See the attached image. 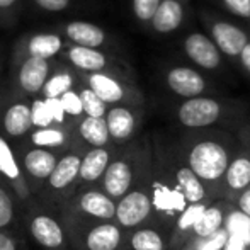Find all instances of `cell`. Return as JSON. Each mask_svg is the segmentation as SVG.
<instances>
[{
	"instance_id": "4dcf8cb0",
	"label": "cell",
	"mask_w": 250,
	"mask_h": 250,
	"mask_svg": "<svg viewBox=\"0 0 250 250\" xmlns=\"http://www.w3.org/2000/svg\"><path fill=\"white\" fill-rule=\"evenodd\" d=\"M225 228L228 230L230 237L242 240L250 249V218L245 216L242 211H238L233 204H231L230 211H228Z\"/></svg>"
},
{
	"instance_id": "e0dca14e",
	"label": "cell",
	"mask_w": 250,
	"mask_h": 250,
	"mask_svg": "<svg viewBox=\"0 0 250 250\" xmlns=\"http://www.w3.org/2000/svg\"><path fill=\"white\" fill-rule=\"evenodd\" d=\"M184 53L194 65L204 70H216L221 65V51L208 34L199 31L186 36Z\"/></svg>"
},
{
	"instance_id": "4fadbf2b",
	"label": "cell",
	"mask_w": 250,
	"mask_h": 250,
	"mask_svg": "<svg viewBox=\"0 0 250 250\" xmlns=\"http://www.w3.org/2000/svg\"><path fill=\"white\" fill-rule=\"evenodd\" d=\"M250 188V153L238 146L227 168L223 181V199L233 204L238 196Z\"/></svg>"
},
{
	"instance_id": "ee69618b",
	"label": "cell",
	"mask_w": 250,
	"mask_h": 250,
	"mask_svg": "<svg viewBox=\"0 0 250 250\" xmlns=\"http://www.w3.org/2000/svg\"><path fill=\"white\" fill-rule=\"evenodd\" d=\"M36 2L48 10H62L68 5V0H36Z\"/></svg>"
},
{
	"instance_id": "9c48e42d",
	"label": "cell",
	"mask_w": 250,
	"mask_h": 250,
	"mask_svg": "<svg viewBox=\"0 0 250 250\" xmlns=\"http://www.w3.org/2000/svg\"><path fill=\"white\" fill-rule=\"evenodd\" d=\"M230 116V105L214 97H194L186 99L175 109V119L182 128L189 131L211 129L214 125L225 121Z\"/></svg>"
},
{
	"instance_id": "1f68e13d",
	"label": "cell",
	"mask_w": 250,
	"mask_h": 250,
	"mask_svg": "<svg viewBox=\"0 0 250 250\" xmlns=\"http://www.w3.org/2000/svg\"><path fill=\"white\" fill-rule=\"evenodd\" d=\"M62 46V41L55 34H38L31 40L29 43V51L31 56L34 58H50V56L56 55V51Z\"/></svg>"
},
{
	"instance_id": "6da1fadb",
	"label": "cell",
	"mask_w": 250,
	"mask_h": 250,
	"mask_svg": "<svg viewBox=\"0 0 250 250\" xmlns=\"http://www.w3.org/2000/svg\"><path fill=\"white\" fill-rule=\"evenodd\" d=\"M174 146L199 177L213 201L223 199L225 174L240 146L238 140L220 129H199L188 133Z\"/></svg>"
},
{
	"instance_id": "b9f144b4",
	"label": "cell",
	"mask_w": 250,
	"mask_h": 250,
	"mask_svg": "<svg viewBox=\"0 0 250 250\" xmlns=\"http://www.w3.org/2000/svg\"><path fill=\"white\" fill-rule=\"evenodd\" d=\"M233 206L237 208L238 211H242L245 216L250 218V188L247 189V191L242 192L240 196H238L237 201L233 203Z\"/></svg>"
},
{
	"instance_id": "836d02e7",
	"label": "cell",
	"mask_w": 250,
	"mask_h": 250,
	"mask_svg": "<svg viewBox=\"0 0 250 250\" xmlns=\"http://www.w3.org/2000/svg\"><path fill=\"white\" fill-rule=\"evenodd\" d=\"M80 101H82V107L89 118H105L109 109L105 107V102L94 92L92 89H85L80 94Z\"/></svg>"
},
{
	"instance_id": "f35d334b",
	"label": "cell",
	"mask_w": 250,
	"mask_h": 250,
	"mask_svg": "<svg viewBox=\"0 0 250 250\" xmlns=\"http://www.w3.org/2000/svg\"><path fill=\"white\" fill-rule=\"evenodd\" d=\"M33 119H34V125H38L40 128H44L51 123V116L48 112V107L44 102L36 101L33 104Z\"/></svg>"
},
{
	"instance_id": "7a4b0ae2",
	"label": "cell",
	"mask_w": 250,
	"mask_h": 250,
	"mask_svg": "<svg viewBox=\"0 0 250 250\" xmlns=\"http://www.w3.org/2000/svg\"><path fill=\"white\" fill-rule=\"evenodd\" d=\"M151 201H153V221L150 227L158 228L168 237L175 221L186 211L189 203L175 182L165 151L162 148H153Z\"/></svg>"
},
{
	"instance_id": "cb8c5ba5",
	"label": "cell",
	"mask_w": 250,
	"mask_h": 250,
	"mask_svg": "<svg viewBox=\"0 0 250 250\" xmlns=\"http://www.w3.org/2000/svg\"><path fill=\"white\" fill-rule=\"evenodd\" d=\"M79 136L87 148H105L112 145L105 118H85L79 125Z\"/></svg>"
},
{
	"instance_id": "bcb514c9",
	"label": "cell",
	"mask_w": 250,
	"mask_h": 250,
	"mask_svg": "<svg viewBox=\"0 0 250 250\" xmlns=\"http://www.w3.org/2000/svg\"><path fill=\"white\" fill-rule=\"evenodd\" d=\"M14 2H16V0H0V7H9V5H12Z\"/></svg>"
},
{
	"instance_id": "d590c367",
	"label": "cell",
	"mask_w": 250,
	"mask_h": 250,
	"mask_svg": "<svg viewBox=\"0 0 250 250\" xmlns=\"http://www.w3.org/2000/svg\"><path fill=\"white\" fill-rule=\"evenodd\" d=\"M70 85H72V79H70L68 73L55 75L51 80H48L46 85H44L46 99H58L60 96H65V94L68 92Z\"/></svg>"
},
{
	"instance_id": "7402d4cb",
	"label": "cell",
	"mask_w": 250,
	"mask_h": 250,
	"mask_svg": "<svg viewBox=\"0 0 250 250\" xmlns=\"http://www.w3.org/2000/svg\"><path fill=\"white\" fill-rule=\"evenodd\" d=\"M24 208L0 181V230H24Z\"/></svg>"
},
{
	"instance_id": "60d3db41",
	"label": "cell",
	"mask_w": 250,
	"mask_h": 250,
	"mask_svg": "<svg viewBox=\"0 0 250 250\" xmlns=\"http://www.w3.org/2000/svg\"><path fill=\"white\" fill-rule=\"evenodd\" d=\"M44 104H46L48 112H50L51 119H55V121H62L63 111H65L62 99H46V101H44Z\"/></svg>"
},
{
	"instance_id": "7c38bea8",
	"label": "cell",
	"mask_w": 250,
	"mask_h": 250,
	"mask_svg": "<svg viewBox=\"0 0 250 250\" xmlns=\"http://www.w3.org/2000/svg\"><path fill=\"white\" fill-rule=\"evenodd\" d=\"M165 157H167L168 167H170L174 179L177 182V186L181 188V191L184 192L186 199L189 204H198V203H213V198L209 196L208 189L204 188V184L199 181V177L191 170L186 160L182 158V155L179 153L175 146L170 148H164Z\"/></svg>"
},
{
	"instance_id": "83f0119b",
	"label": "cell",
	"mask_w": 250,
	"mask_h": 250,
	"mask_svg": "<svg viewBox=\"0 0 250 250\" xmlns=\"http://www.w3.org/2000/svg\"><path fill=\"white\" fill-rule=\"evenodd\" d=\"M31 142H33L34 146L60 151V153H65V151L72 150V146L68 143V135L62 128H50V126L38 128L31 135Z\"/></svg>"
},
{
	"instance_id": "f546056e",
	"label": "cell",
	"mask_w": 250,
	"mask_h": 250,
	"mask_svg": "<svg viewBox=\"0 0 250 250\" xmlns=\"http://www.w3.org/2000/svg\"><path fill=\"white\" fill-rule=\"evenodd\" d=\"M70 58L77 66L83 70H90V72L97 73L101 68L105 66V58L104 55L99 51H96L94 48H85V46H75L70 51Z\"/></svg>"
},
{
	"instance_id": "277c9868",
	"label": "cell",
	"mask_w": 250,
	"mask_h": 250,
	"mask_svg": "<svg viewBox=\"0 0 250 250\" xmlns=\"http://www.w3.org/2000/svg\"><path fill=\"white\" fill-rule=\"evenodd\" d=\"M24 231L36 250H72L60 211L36 203L24 213Z\"/></svg>"
},
{
	"instance_id": "9a60e30c",
	"label": "cell",
	"mask_w": 250,
	"mask_h": 250,
	"mask_svg": "<svg viewBox=\"0 0 250 250\" xmlns=\"http://www.w3.org/2000/svg\"><path fill=\"white\" fill-rule=\"evenodd\" d=\"M116 150H118L116 146H105V148H87L83 151L82 164H80L79 189L96 188V186L101 184Z\"/></svg>"
},
{
	"instance_id": "484cf974",
	"label": "cell",
	"mask_w": 250,
	"mask_h": 250,
	"mask_svg": "<svg viewBox=\"0 0 250 250\" xmlns=\"http://www.w3.org/2000/svg\"><path fill=\"white\" fill-rule=\"evenodd\" d=\"M89 85L105 104H121L126 99V90L121 83L105 73H92L89 79Z\"/></svg>"
},
{
	"instance_id": "603a6c76",
	"label": "cell",
	"mask_w": 250,
	"mask_h": 250,
	"mask_svg": "<svg viewBox=\"0 0 250 250\" xmlns=\"http://www.w3.org/2000/svg\"><path fill=\"white\" fill-rule=\"evenodd\" d=\"M184 16L186 10L182 2H179V0H162L153 19H151V26L160 34L174 33L175 29L182 26Z\"/></svg>"
},
{
	"instance_id": "52a82bcc",
	"label": "cell",
	"mask_w": 250,
	"mask_h": 250,
	"mask_svg": "<svg viewBox=\"0 0 250 250\" xmlns=\"http://www.w3.org/2000/svg\"><path fill=\"white\" fill-rule=\"evenodd\" d=\"M80 164H82V151L73 146L65 151L58 160V165L53 170L51 177L46 181L43 191L38 196V203L60 211L79 189Z\"/></svg>"
},
{
	"instance_id": "7dc6e473",
	"label": "cell",
	"mask_w": 250,
	"mask_h": 250,
	"mask_svg": "<svg viewBox=\"0 0 250 250\" xmlns=\"http://www.w3.org/2000/svg\"><path fill=\"white\" fill-rule=\"evenodd\" d=\"M179 2H184V0H179Z\"/></svg>"
},
{
	"instance_id": "d6986e66",
	"label": "cell",
	"mask_w": 250,
	"mask_h": 250,
	"mask_svg": "<svg viewBox=\"0 0 250 250\" xmlns=\"http://www.w3.org/2000/svg\"><path fill=\"white\" fill-rule=\"evenodd\" d=\"M211 203H198V204H189L186 208L184 213L179 216L175 221L174 228H172L170 235H168V250H181L191 240L192 230H194L196 223L201 220L204 211L208 209Z\"/></svg>"
},
{
	"instance_id": "ba28073f",
	"label": "cell",
	"mask_w": 250,
	"mask_h": 250,
	"mask_svg": "<svg viewBox=\"0 0 250 250\" xmlns=\"http://www.w3.org/2000/svg\"><path fill=\"white\" fill-rule=\"evenodd\" d=\"M72 250H123L126 231L116 221L65 225Z\"/></svg>"
},
{
	"instance_id": "44dd1931",
	"label": "cell",
	"mask_w": 250,
	"mask_h": 250,
	"mask_svg": "<svg viewBox=\"0 0 250 250\" xmlns=\"http://www.w3.org/2000/svg\"><path fill=\"white\" fill-rule=\"evenodd\" d=\"M123 250H168V237L155 227L126 231Z\"/></svg>"
},
{
	"instance_id": "ffe728a7",
	"label": "cell",
	"mask_w": 250,
	"mask_h": 250,
	"mask_svg": "<svg viewBox=\"0 0 250 250\" xmlns=\"http://www.w3.org/2000/svg\"><path fill=\"white\" fill-rule=\"evenodd\" d=\"M230 208H231V203H228V201H225V199L213 201V203L208 206V209L204 211L201 220L196 223L194 230H192L191 240H194V238L211 237V235L223 230L225 225H227V216H228Z\"/></svg>"
},
{
	"instance_id": "c3c4849f",
	"label": "cell",
	"mask_w": 250,
	"mask_h": 250,
	"mask_svg": "<svg viewBox=\"0 0 250 250\" xmlns=\"http://www.w3.org/2000/svg\"><path fill=\"white\" fill-rule=\"evenodd\" d=\"M249 250H250V249H249Z\"/></svg>"
},
{
	"instance_id": "d6a6232c",
	"label": "cell",
	"mask_w": 250,
	"mask_h": 250,
	"mask_svg": "<svg viewBox=\"0 0 250 250\" xmlns=\"http://www.w3.org/2000/svg\"><path fill=\"white\" fill-rule=\"evenodd\" d=\"M228 240H230V233H228L227 228H223L221 231L211 235V237L194 238V240L188 242L181 250H225Z\"/></svg>"
},
{
	"instance_id": "74e56055",
	"label": "cell",
	"mask_w": 250,
	"mask_h": 250,
	"mask_svg": "<svg viewBox=\"0 0 250 250\" xmlns=\"http://www.w3.org/2000/svg\"><path fill=\"white\" fill-rule=\"evenodd\" d=\"M221 2L231 14L242 19H250V0H221Z\"/></svg>"
},
{
	"instance_id": "f6af8a7d",
	"label": "cell",
	"mask_w": 250,
	"mask_h": 250,
	"mask_svg": "<svg viewBox=\"0 0 250 250\" xmlns=\"http://www.w3.org/2000/svg\"><path fill=\"white\" fill-rule=\"evenodd\" d=\"M240 63H242V66L245 68V72H247L249 75H250V43L244 48V51H242Z\"/></svg>"
},
{
	"instance_id": "4316f807",
	"label": "cell",
	"mask_w": 250,
	"mask_h": 250,
	"mask_svg": "<svg viewBox=\"0 0 250 250\" xmlns=\"http://www.w3.org/2000/svg\"><path fill=\"white\" fill-rule=\"evenodd\" d=\"M48 75V63L43 58H34L31 56L21 68L19 82L26 92H38L44 83Z\"/></svg>"
},
{
	"instance_id": "30bf717a",
	"label": "cell",
	"mask_w": 250,
	"mask_h": 250,
	"mask_svg": "<svg viewBox=\"0 0 250 250\" xmlns=\"http://www.w3.org/2000/svg\"><path fill=\"white\" fill-rule=\"evenodd\" d=\"M0 181L16 194V198L22 204L24 211H27L33 204L38 203L26 181L19 155L10 145L9 140L2 135H0Z\"/></svg>"
},
{
	"instance_id": "5b68a950",
	"label": "cell",
	"mask_w": 250,
	"mask_h": 250,
	"mask_svg": "<svg viewBox=\"0 0 250 250\" xmlns=\"http://www.w3.org/2000/svg\"><path fill=\"white\" fill-rule=\"evenodd\" d=\"M116 203L104 191L96 188H80L60 209L65 225L116 221Z\"/></svg>"
},
{
	"instance_id": "d4e9b609",
	"label": "cell",
	"mask_w": 250,
	"mask_h": 250,
	"mask_svg": "<svg viewBox=\"0 0 250 250\" xmlns=\"http://www.w3.org/2000/svg\"><path fill=\"white\" fill-rule=\"evenodd\" d=\"M33 107L24 102L12 104L3 116V131L9 138H21L33 128Z\"/></svg>"
},
{
	"instance_id": "3957f363",
	"label": "cell",
	"mask_w": 250,
	"mask_h": 250,
	"mask_svg": "<svg viewBox=\"0 0 250 250\" xmlns=\"http://www.w3.org/2000/svg\"><path fill=\"white\" fill-rule=\"evenodd\" d=\"M153 158V146L148 143H129L116 150L99 188L109 198L118 203L123 199L133 186L136 184L142 172L148 167Z\"/></svg>"
},
{
	"instance_id": "ab89813d",
	"label": "cell",
	"mask_w": 250,
	"mask_h": 250,
	"mask_svg": "<svg viewBox=\"0 0 250 250\" xmlns=\"http://www.w3.org/2000/svg\"><path fill=\"white\" fill-rule=\"evenodd\" d=\"M62 102H63V107H65V111L70 112V114L77 116V114H80V112L83 111L80 96H77V94H73V92H66L65 96L62 97Z\"/></svg>"
},
{
	"instance_id": "7bdbcfd3",
	"label": "cell",
	"mask_w": 250,
	"mask_h": 250,
	"mask_svg": "<svg viewBox=\"0 0 250 250\" xmlns=\"http://www.w3.org/2000/svg\"><path fill=\"white\" fill-rule=\"evenodd\" d=\"M237 140H238V143H240L242 148H245L250 153V125H245L238 129Z\"/></svg>"
},
{
	"instance_id": "8d00e7d4",
	"label": "cell",
	"mask_w": 250,
	"mask_h": 250,
	"mask_svg": "<svg viewBox=\"0 0 250 250\" xmlns=\"http://www.w3.org/2000/svg\"><path fill=\"white\" fill-rule=\"evenodd\" d=\"M162 0H133V10L140 21H151Z\"/></svg>"
},
{
	"instance_id": "8992f818",
	"label": "cell",
	"mask_w": 250,
	"mask_h": 250,
	"mask_svg": "<svg viewBox=\"0 0 250 250\" xmlns=\"http://www.w3.org/2000/svg\"><path fill=\"white\" fill-rule=\"evenodd\" d=\"M151 170L153 158L148 167L142 172L133 189L118 201L116 206V223L125 231L140 227H150L153 221V201H151Z\"/></svg>"
},
{
	"instance_id": "f1b7e54d",
	"label": "cell",
	"mask_w": 250,
	"mask_h": 250,
	"mask_svg": "<svg viewBox=\"0 0 250 250\" xmlns=\"http://www.w3.org/2000/svg\"><path fill=\"white\" fill-rule=\"evenodd\" d=\"M68 38H72L75 43L85 48H97L104 43V33L101 27L89 22H72L66 29Z\"/></svg>"
},
{
	"instance_id": "ac0fdd59",
	"label": "cell",
	"mask_w": 250,
	"mask_h": 250,
	"mask_svg": "<svg viewBox=\"0 0 250 250\" xmlns=\"http://www.w3.org/2000/svg\"><path fill=\"white\" fill-rule=\"evenodd\" d=\"M168 89L179 97L184 99H194L203 97L208 90V82L203 75L194 68L189 66H174L165 75Z\"/></svg>"
},
{
	"instance_id": "8fae6325",
	"label": "cell",
	"mask_w": 250,
	"mask_h": 250,
	"mask_svg": "<svg viewBox=\"0 0 250 250\" xmlns=\"http://www.w3.org/2000/svg\"><path fill=\"white\" fill-rule=\"evenodd\" d=\"M17 155H19L21 165H22L24 175H26L31 192L38 199V196L43 191L46 181L51 177L53 170L58 165V160L62 158L63 153L33 145L17 151Z\"/></svg>"
},
{
	"instance_id": "e575fe53",
	"label": "cell",
	"mask_w": 250,
	"mask_h": 250,
	"mask_svg": "<svg viewBox=\"0 0 250 250\" xmlns=\"http://www.w3.org/2000/svg\"><path fill=\"white\" fill-rule=\"evenodd\" d=\"M0 250H31L24 230H0Z\"/></svg>"
},
{
	"instance_id": "2e32d148",
	"label": "cell",
	"mask_w": 250,
	"mask_h": 250,
	"mask_svg": "<svg viewBox=\"0 0 250 250\" xmlns=\"http://www.w3.org/2000/svg\"><path fill=\"white\" fill-rule=\"evenodd\" d=\"M105 123H107L112 145L121 148L133 142V136L140 125V116L131 107L114 105L105 114Z\"/></svg>"
},
{
	"instance_id": "5bb4252c",
	"label": "cell",
	"mask_w": 250,
	"mask_h": 250,
	"mask_svg": "<svg viewBox=\"0 0 250 250\" xmlns=\"http://www.w3.org/2000/svg\"><path fill=\"white\" fill-rule=\"evenodd\" d=\"M209 38L221 55L228 58H240L244 48L250 43L249 34L228 21H209Z\"/></svg>"
}]
</instances>
